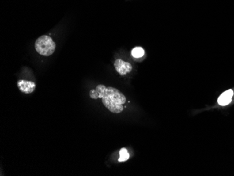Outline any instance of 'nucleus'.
<instances>
[{
    "label": "nucleus",
    "instance_id": "f03ea898",
    "mask_svg": "<svg viewBox=\"0 0 234 176\" xmlns=\"http://www.w3.org/2000/svg\"><path fill=\"white\" fill-rule=\"evenodd\" d=\"M35 47L40 55L49 56L54 53L55 44L49 36L43 35L36 40Z\"/></svg>",
    "mask_w": 234,
    "mask_h": 176
},
{
    "label": "nucleus",
    "instance_id": "f257e3e1",
    "mask_svg": "<svg viewBox=\"0 0 234 176\" xmlns=\"http://www.w3.org/2000/svg\"><path fill=\"white\" fill-rule=\"evenodd\" d=\"M96 90L98 98H102L104 106L112 113L119 114L123 110V105L126 102V98L118 89L100 84L97 86Z\"/></svg>",
    "mask_w": 234,
    "mask_h": 176
},
{
    "label": "nucleus",
    "instance_id": "39448f33",
    "mask_svg": "<svg viewBox=\"0 0 234 176\" xmlns=\"http://www.w3.org/2000/svg\"><path fill=\"white\" fill-rule=\"evenodd\" d=\"M233 96V91L231 89L227 90L225 92H224L222 94L220 95V96L218 98V104L221 106H226L228 105L231 102L232 98Z\"/></svg>",
    "mask_w": 234,
    "mask_h": 176
},
{
    "label": "nucleus",
    "instance_id": "6e6552de",
    "mask_svg": "<svg viewBox=\"0 0 234 176\" xmlns=\"http://www.w3.org/2000/svg\"><path fill=\"white\" fill-rule=\"evenodd\" d=\"M90 97H91L92 99H95V100L98 98V94H97L96 89L95 90L92 89L90 91Z\"/></svg>",
    "mask_w": 234,
    "mask_h": 176
},
{
    "label": "nucleus",
    "instance_id": "0eeeda50",
    "mask_svg": "<svg viewBox=\"0 0 234 176\" xmlns=\"http://www.w3.org/2000/svg\"><path fill=\"white\" fill-rule=\"evenodd\" d=\"M119 155H120V157L119 159V161H120V162H121V161H127L129 159V156H130L127 150H126V148L121 149L120 150V152H119Z\"/></svg>",
    "mask_w": 234,
    "mask_h": 176
},
{
    "label": "nucleus",
    "instance_id": "7ed1b4c3",
    "mask_svg": "<svg viewBox=\"0 0 234 176\" xmlns=\"http://www.w3.org/2000/svg\"><path fill=\"white\" fill-rule=\"evenodd\" d=\"M17 86L22 93L25 94H30L35 91L36 89V84L32 81H27L21 79L17 82Z\"/></svg>",
    "mask_w": 234,
    "mask_h": 176
},
{
    "label": "nucleus",
    "instance_id": "20e7f679",
    "mask_svg": "<svg viewBox=\"0 0 234 176\" xmlns=\"http://www.w3.org/2000/svg\"><path fill=\"white\" fill-rule=\"evenodd\" d=\"M114 67L121 75H126L128 73L130 72L133 69L131 64L128 62H125L121 59H117L115 60Z\"/></svg>",
    "mask_w": 234,
    "mask_h": 176
},
{
    "label": "nucleus",
    "instance_id": "423d86ee",
    "mask_svg": "<svg viewBox=\"0 0 234 176\" xmlns=\"http://www.w3.org/2000/svg\"><path fill=\"white\" fill-rule=\"evenodd\" d=\"M131 53L134 58H140L145 55V51L142 47H135L132 50Z\"/></svg>",
    "mask_w": 234,
    "mask_h": 176
}]
</instances>
